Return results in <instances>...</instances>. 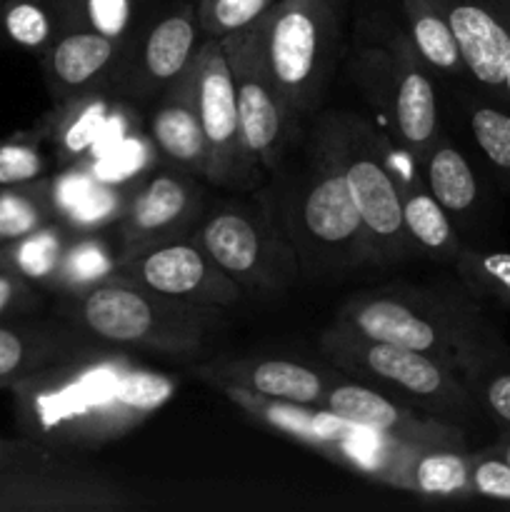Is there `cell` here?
Listing matches in <instances>:
<instances>
[{
	"instance_id": "6",
	"label": "cell",
	"mask_w": 510,
	"mask_h": 512,
	"mask_svg": "<svg viewBox=\"0 0 510 512\" xmlns=\"http://www.w3.org/2000/svg\"><path fill=\"white\" fill-rule=\"evenodd\" d=\"M320 350L333 360L335 368L358 378L375 380L403 398L413 400L418 408L450 420L460 428L485 415L463 375L433 355L363 338L340 325H333L320 335Z\"/></svg>"
},
{
	"instance_id": "34",
	"label": "cell",
	"mask_w": 510,
	"mask_h": 512,
	"mask_svg": "<svg viewBox=\"0 0 510 512\" xmlns=\"http://www.w3.org/2000/svg\"><path fill=\"white\" fill-rule=\"evenodd\" d=\"M55 220L48 200V180L0 188V240L13 243Z\"/></svg>"
},
{
	"instance_id": "5",
	"label": "cell",
	"mask_w": 510,
	"mask_h": 512,
	"mask_svg": "<svg viewBox=\"0 0 510 512\" xmlns=\"http://www.w3.org/2000/svg\"><path fill=\"white\" fill-rule=\"evenodd\" d=\"M345 0H278L263 15L270 73L295 118L310 115L328 90L340 53Z\"/></svg>"
},
{
	"instance_id": "29",
	"label": "cell",
	"mask_w": 510,
	"mask_h": 512,
	"mask_svg": "<svg viewBox=\"0 0 510 512\" xmlns=\"http://www.w3.org/2000/svg\"><path fill=\"white\" fill-rule=\"evenodd\" d=\"M70 238H73V230L65 228L58 220H50L43 228L25 235V238L13 240L10 248L0 255V260L10 270L23 275L25 280L53 288L55 275L60 270V260H63Z\"/></svg>"
},
{
	"instance_id": "41",
	"label": "cell",
	"mask_w": 510,
	"mask_h": 512,
	"mask_svg": "<svg viewBox=\"0 0 510 512\" xmlns=\"http://www.w3.org/2000/svg\"><path fill=\"white\" fill-rule=\"evenodd\" d=\"M503 105L510 108V63H508V73H505V83H503Z\"/></svg>"
},
{
	"instance_id": "25",
	"label": "cell",
	"mask_w": 510,
	"mask_h": 512,
	"mask_svg": "<svg viewBox=\"0 0 510 512\" xmlns=\"http://www.w3.org/2000/svg\"><path fill=\"white\" fill-rule=\"evenodd\" d=\"M425 185L435 195L440 205L450 213V218H470L483 200V188L475 175L473 165L453 143L440 135L420 163Z\"/></svg>"
},
{
	"instance_id": "10",
	"label": "cell",
	"mask_w": 510,
	"mask_h": 512,
	"mask_svg": "<svg viewBox=\"0 0 510 512\" xmlns=\"http://www.w3.org/2000/svg\"><path fill=\"white\" fill-rule=\"evenodd\" d=\"M220 40H223L230 75H233L245 148L258 168L273 173L285 158L295 115L280 98L278 85L270 73L268 55H265L263 18Z\"/></svg>"
},
{
	"instance_id": "32",
	"label": "cell",
	"mask_w": 510,
	"mask_h": 512,
	"mask_svg": "<svg viewBox=\"0 0 510 512\" xmlns=\"http://www.w3.org/2000/svg\"><path fill=\"white\" fill-rule=\"evenodd\" d=\"M470 393L478 400L480 410L490 420L500 425V430H510V348L488 350L480 355L463 373Z\"/></svg>"
},
{
	"instance_id": "40",
	"label": "cell",
	"mask_w": 510,
	"mask_h": 512,
	"mask_svg": "<svg viewBox=\"0 0 510 512\" xmlns=\"http://www.w3.org/2000/svg\"><path fill=\"white\" fill-rule=\"evenodd\" d=\"M495 450L510 463V430H500V440L498 445H495Z\"/></svg>"
},
{
	"instance_id": "1",
	"label": "cell",
	"mask_w": 510,
	"mask_h": 512,
	"mask_svg": "<svg viewBox=\"0 0 510 512\" xmlns=\"http://www.w3.org/2000/svg\"><path fill=\"white\" fill-rule=\"evenodd\" d=\"M178 383L128 350L93 340L78 353L20 380L30 435L60 453L95 450L153 418Z\"/></svg>"
},
{
	"instance_id": "36",
	"label": "cell",
	"mask_w": 510,
	"mask_h": 512,
	"mask_svg": "<svg viewBox=\"0 0 510 512\" xmlns=\"http://www.w3.org/2000/svg\"><path fill=\"white\" fill-rule=\"evenodd\" d=\"M45 158L35 140L15 138L0 145V188L43 180Z\"/></svg>"
},
{
	"instance_id": "23",
	"label": "cell",
	"mask_w": 510,
	"mask_h": 512,
	"mask_svg": "<svg viewBox=\"0 0 510 512\" xmlns=\"http://www.w3.org/2000/svg\"><path fill=\"white\" fill-rule=\"evenodd\" d=\"M0 23L15 45L43 55L65 33L88 25L83 0H0Z\"/></svg>"
},
{
	"instance_id": "21",
	"label": "cell",
	"mask_w": 510,
	"mask_h": 512,
	"mask_svg": "<svg viewBox=\"0 0 510 512\" xmlns=\"http://www.w3.org/2000/svg\"><path fill=\"white\" fill-rule=\"evenodd\" d=\"M130 190L100 180L88 163L63 165L48 180V200L58 223L73 233H108L123 218Z\"/></svg>"
},
{
	"instance_id": "43",
	"label": "cell",
	"mask_w": 510,
	"mask_h": 512,
	"mask_svg": "<svg viewBox=\"0 0 510 512\" xmlns=\"http://www.w3.org/2000/svg\"><path fill=\"white\" fill-rule=\"evenodd\" d=\"M190 3H198V0H190Z\"/></svg>"
},
{
	"instance_id": "33",
	"label": "cell",
	"mask_w": 510,
	"mask_h": 512,
	"mask_svg": "<svg viewBox=\"0 0 510 512\" xmlns=\"http://www.w3.org/2000/svg\"><path fill=\"white\" fill-rule=\"evenodd\" d=\"M453 265L463 288L473 298L493 300V303L510 308V250L460 245Z\"/></svg>"
},
{
	"instance_id": "11",
	"label": "cell",
	"mask_w": 510,
	"mask_h": 512,
	"mask_svg": "<svg viewBox=\"0 0 510 512\" xmlns=\"http://www.w3.org/2000/svg\"><path fill=\"white\" fill-rule=\"evenodd\" d=\"M193 68L195 103H198L205 148H208L205 178L225 188H248L253 185L258 165L253 163L245 148L233 75H230L223 40L203 35L193 58Z\"/></svg>"
},
{
	"instance_id": "38",
	"label": "cell",
	"mask_w": 510,
	"mask_h": 512,
	"mask_svg": "<svg viewBox=\"0 0 510 512\" xmlns=\"http://www.w3.org/2000/svg\"><path fill=\"white\" fill-rule=\"evenodd\" d=\"M83 5L90 28L125 45L133 38V25L138 20L143 0H83Z\"/></svg>"
},
{
	"instance_id": "26",
	"label": "cell",
	"mask_w": 510,
	"mask_h": 512,
	"mask_svg": "<svg viewBox=\"0 0 510 512\" xmlns=\"http://www.w3.org/2000/svg\"><path fill=\"white\" fill-rule=\"evenodd\" d=\"M473 453L468 448H415L400 478V490L438 500L473 498Z\"/></svg>"
},
{
	"instance_id": "8",
	"label": "cell",
	"mask_w": 510,
	"mask_h": 512,
	"mask_svg": "<svg viewBox=\"0 0 510 512\" xmlns=\"http://www.w3.org/2000/svg\"><path fill=\"white\" fill-rule=\"evenodd\" d=\"M353 78L368 103L385 118L390 138L415 163H423L430 145L440 138L438 95L408 35L395 33L360 50Z\"/></svg>"
},
{
	"instance_id": "4",
	"label": "cell",
	"mask_w": 510,
	"mask_h": 512,
	"mask_svg": "<svg viewBox=\"0 0 510 512\" xmlns=\"http://www.w3.org/2000/svg\"><path fill=\"white\" fill-rule=\"evenodd\" d=\"M220 313L223 308L168 298L118 275L98 288L70 295L65 323L115 348L195 358L223 330Z\"/></svg>"
},
{
	"instance_id": "22",
	"label": "cell",
	"mask_w": 510,
	"mask_h": 512,
	"mask_svg": "<svg viewBox=\"0 0 510 512\" xmlns=\"http://www.w3.org/2000/svg\"><path fill=\"white\" fill-rule=\"evenodd\" d=\"M200 375L213 385H235L260 398L303 405H323L330 383L320 375V370L283 358L218 360V363L203 365Z\"/></svg>"
},
{
	"instance_id": "16",
	"label": "cell",
	"mask_w": 510,
	"mask_h": 512,
	"mask_svg": "<svg viewBox=\"0 0 510 512\" xmlns=\"http://www.w3.org/2000/svg\"><path fill=\"white\" fill-rule=\"evenodd\" d=\"M138 125L130 100L103 88L55 103L43 133L53 143L60 165H70L90 160Z\"/></svg>"
},
{
	"instance_id": "14",
	"label": "cell",
	"mask_w": 510,
	"mask_h": 512,
	"mask_svg": "<svg viewBox=\"0 0 510 512\" xmlns=\"http://www.w3.org/2000/svg\"><path fill=\"white\" fill-rule=\"evenodd\" d=\"M203 213V193L193 175L180 168L150 170L133 185L123 218L115 225L118 258L150 245L193 235L190 230Z\"/></svg>"
},
{
	"instance_id": "39",
	"label": "cell",
	"mask_w": 510,
	"mask_h": 512,
	"mask_svg": "<svg viewBox=\"0 0 510 512\" xmlns=\"http://www.w3.org/2000/svg\"><path fill=\"white\" fill-rule=\"evenodd\" d=\"M25 293H28V290H25L23 275L10 270L5 263L0 265V318H3Z\"/></svg>"
},
{
	"instance_id": "20",
	"label": "cell",
	"mask_w": 510,
	"mask_h": 512,
	"mask_svg": "<svg viewBox=\"0 0 510 512\" xmlns=\"http://www.w3.org/2000/svg\"><path fill=\"white\" fill-rule=\"evenodd\" d=\"M385 153H388L390 168L398 183L403 223L413 245L418 253H425L428 258L453 263L463 243H460L450 213L428 190L420 165L388 133H385Z\"/></svg>"
},
{
	"instance_id": "24",
	"label": "cell",
	"mask_w": 510,
	"mask_h": 512,
	"mask_svg": "<svg viewBox=\"0 0 510 512\" xmlns=\"http://www.w3.org/2000/svg\"><path fill=\"white\" fill-rule=\"evenodd\" d=\"M93 340L65 323L63 328L15 330L0 325V380L28 378L68 355L78 353Z\"/></svg>"
},
{
	"instance_id": "9",
	"label": "cell",
	"mask_w": 510,
	"mask_h": 512,
	"mask_svg": "<svg viewBox=\"0 0 510 512\" xmlns=\"http://www.w3.org/2000/svg\"><path fill=\"white\" fill-rule=\"evenodd\" d=\"M195 238L243 290L283 293L303 275L278 210L225 205L203 220Z\"/></svg>"
},
{
	"instance_id": "42",
	"label": "cell",
	"mask_w": 510,
	"mask_h": 512,
	"mask_svg": "<svg viewBox=\"0 0 510 512\" xmlns=\"http://www.w3.org/2000/svg\"><path fill=\"white\" fill-rule=\"evenodd\" d=\"M500 5H503V10L505 13H508V18H510V0H498Z\"/></svg>"
},
{
	"instance_id": "31",
	"label": "cell",
	"mask_w": 510,
	"mask_h": 512,
	"mask_svg": "<svg viewBox=\"0 0 510 512\" xmlns=\"http://www.w3.org/2000/svg\"><path fill=\"white\" fill-rule=\"evenodd\" d=\"M465 118L485 163L500 185L510 190V108L490 98H468Z\"/></svg>"
},
{
	"instance_id": "30",
	"label": "cell",
	"mask_w": 510,
	"mask_h": 512,
	"mask_svg": "<svg viewBox=\"0 0 510 512\" xmlns=\"http://www.w3.org/2000/svg\"><path fill=\"white\" fill-rule=\"evenodd\" d=\"M83 163H88V168L105 183L133 190L138 180H143L150 170L158 168L160 155L143 125H138V128L125 133L123 138L100 150L90 160H83Z\"/></svg>"
},
{
	"instance_id": "7",
	"label": "cell",
	"mask_w": 510,
	"mask_h": 512,
	"mask_svg": "<svg viewBox=\"0 0 510 512\" xmlns=\"http://www.w3.org/2000/svg\"><path fill=\"white\" fill-rule=\"evenodd\" d=\"M318 123L325 128L343 163L355 208L373 248L375 265H395L413 258L418 248L405 230L400 190L385 153L383 130L345 110L323 115Z\"/></svg>"
},
{
	"instance_id": "3",
	"label": "cell",
	"mask_w": 510,
	"mask_h": 512,
	"mask_svg": "<svg viewBox=\"0 0 510 512\" xmlns=\"http://www.w3.org/2000/svg\"><path fill=\"white\" fill-rule=\"evenodd\" d=\"M275 210L298 253L303 275L333 278L375 265L343 163L320 123L313 130L308 165L285 188Z\"/></svg>"
},
{
	"instance_id": "12",
	"label": "cell",
	"mask_w": 510,
	"mask_h": 512,
	"mask_svg": "<svg viewBox=\"0 0 510 512\" xmlns=\"http://www.w3.org/2000/svg\"><path fill=\"white\" fill-rule=\"evenodd\" d=\"M200 38L198 8L190 0H178L145 33L125 43L113 75V93L125 100L158 98L193 63Z\"/></svg>"
},
{
	"instance_id": "17",
	"label": "cell",
	"mask_w": 510,
	"mask_h": 512,
	"mask_svg": "<svg viewBox=\"0 0 510 512\" xmlns=\"http://www.w3.org/2000/svg\"><path fill=\"white\" fill-rule=\"evenodd\" d=\"M458 38L468 80L485 98L503 105V83L510 63V18L498 0H438Z\"/></svg>"
},
{
	"instance_id": "18",
	"label": "cell",
	"mask_w": 510,
	"mask_h": 512,
	"mask_svg": "<svg viewBox=\"0 0 510 512\" xmlns=\"http://www.w3.org/2000/svg\"><path fill=\"white\" fill-rule=\"evenodd\" d=\"M123 48V43L90 25L70 30L63 38L55 40L40 55L55 103L93 93V90H113V75Z\"/></svg>"
},
{
	"instance_id": "37",
	"label": "cell",
	"mask_w": 510,
	"mask_h": 512,
	"mask_svg": "<svg viewBox=\"0 0 510 512\" xmlns=\"http://www.w3.org/2000/svg\"><path fill=\"white\" fill-rule=\"evenodd\" d=\"M470 490H473V498L510 505V463L495 448L473 453Z\"/></svg>"
},
{
	"instance_id": "35",
	"label": "cell",
	"mask_w": 510,
	"mask_h": 512,
	"mask_svg": "<svg viewBox=\"0 0 510 512\" xmlns=\"http://www.w3.org/2000/svg\"><path fill=\"white\" fill-rule=\"evenodd\" d=\"M278 0H198V23L205 38H225L263 18Z\"/></svg>"
},
{
	"instance_id": "15",
	"label": "cell",
	"mask_w": 510,
	"mask_h": 512,
	"mask_svg": "<svg viewBox=\"0 0 510 512\" xmlns=\"http://www.w3.org/2000/svg\"><path fill=\"white\" fill-rule=\"evenodd\" d=\"M323 405L350 423L378 430L400 443L418 445V448H468L465 428L428 410L423 413L410 408L363 383L333 380L325 390Z\"/></svg>"
},
{
	"instance_id": "28",
	"label": "cell",
	"mask_w": 510,
	"mask_h": 512,
	"mask_svg": "<svg viewBox=\"0 0 510 512\" xmlns=\"http://www.w3.org/2000/svg\"><path fill=\"white\" fill-rule=\"evenodd\" d=\"M118 275V248L105 238V233H73L60 260L53 290L70 298Z\"/></svg>"
},
{
	"instance_id": "27",
	"label": "cell",
	"mask_w": 510,
	"mask_h": 512,
	"mask_svg": "<svg viewBox=\"0 0 510 512\" xmlns=\"http://www.w3.org/2000/svg\"><path fill=\"white\" fill-rule=\"evenodd\" d=\"M408 38L425 68L448 78H468L458 38L445 18L438 0H403Z\"/></svg>"
},
{
	"instance_id": "13",
	"label": "cell",
	"mask_w": 510,
	"mask_h": 512,
	"mask_svg": "<svg viewBox=\"0 0 510 512\" xmlns=\"http://www.w3.org/2000/svg\"><path fill=\"white\" fill-rule=\"evenodd\" d=\"M118 273L168 298L210 308H233L245 298V290L205 253L195 233L123 255Z\"/></svg>"
},
{
	"instance_id": "2",
	"label": "cell",
	"mask_w": 510,
	"mask_h": 512,
	"mask_svg": "<svg viewBox=\"0 0 510 512\" xmlns=\"http://www.w3.org/2000/svg\"><path fill=\"white\" fill-rule=\"evenodd\" d=\"M335 325L380 343L433 355L460 375L505 340L475 308L473 295L438 290H373L340 308Z\"/></svg>"
},
{
	"instance_id": "19",
	"label": "cell",
	"mask_w": 510,
	"mask_h": 512,
	"mask_svg": "<svg viewBox=\"0 0 510 512\" xmlns=\"http://www.w3.org/2000/svg\"><path fill=\"white\" fill-rule=\"evenodd\" d=\"M148 138L153 140L160 160L190 175L208 173V148L203 125L195 103V68L193 63L158 95L150 113Z\"/></svg>"
}]
</instances>
